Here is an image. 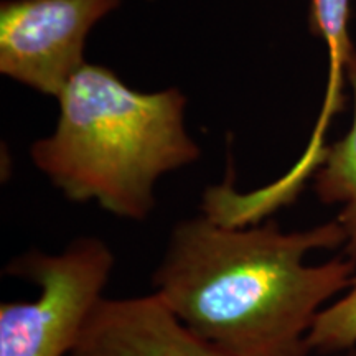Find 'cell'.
Segmentation results:
<instances>
[{
	"label": "cell",
	"instance_id": "obj_1",
	"mask_svg": "<svg viewBox=\"0 0 356 356\" xmlns=\"http://www.w3.org/2000/svg\"><path fill=\"white\" fill-rule=\"evenodd\" d=\"M345 241L337 220L284 231L275 221L236 225L207 213L173 226L152 291L228 356H310L314 325L351 286L356 262L307 257Z\"/></svg>",
	"mask_w": 356,
	"mask_h": 356
},
{
	"label": "cell",
	"instance_id": "obj_2",
	"mask_svg": "<svg viewBox=\"0 0 356 356\" xmlns=\"http://www.w3.org/2000/svg\"><path fill=\"white\" fill-rule=\"evenodd\" d=\"M58 102L55 131L33 142L30 157L71 202H96L111 215L144 221L160 178L202 154L185 129L180 89L140 92L114 71L86 63Z\"/></svg>",
	"mask_w": 356,
	"mask_h": 356
},
{
	"label": "cell",
	"instance_id": "obj_3",
	"mask_svg": "<svg viewBox=\"0 0 356 356\" xmlns=\"http://www.w3.org/2000/svg\"><path fill=\"white\" fill-rule=\"evenodd\" d=\"M114 267V251L96 236L13 257L3 274L37 286L38 296L0 304V356H70Z\"/></svg>",
	"mask_w": 356,
	"mask_h": 356
},
{
	"label": "cell",
	"instance_id": "obj_4",
	"mask_svg": "<svg viewBox=\"0 0 356 356\" xmlns=\"http://www.w3.org/2000/svg\"><path fill=\"white\" fill-rule=\"evenodd\" d=\"M122 0H3L0 71L47 96L61 95L83 68L91 29Z\"/></svg>",
	"mask_w": 356,
	"mask_h": 356
},
{
	"label": "cell",
	"instance_id": "obj_5",
	"mask_svg": "<svg viewBox=\"0 0 356 356\" xmlns=\"http://www.w3.org/2000/svg\"><path fill=\"white\" fill-rule=\"evenodd\" d=\"M70 356H228L191 330L154 291L102 297Z\"/></svg>",
	"mask_w": 356,
	"mask_h": 356
},
{
	"label": "cell",
	"instance_id": "obj_6",
	"mask_svg": "<svg viewBox=\"0 0 356 356\" xmlns=\"http://www.w3.org/2000/svg\"><path fill=\"white\" fill-rule=\"evenodd\" d=\"M346 71L355 96L353 124L340 140L325 150L315 172V191L320 202L340 207L337 221L346 236L343 254L356 262V51L351 53Z\"/></svg>",
	"mask_w": 356,
	"mask_h": 356
},
{
	"label": "cell",
	"instance_id": "obj_7",
	"mask_svg": "<svg viewBox=\"0 0 356 356\" xmlns=\"http://www.w3.org/2000/svg\"><path fill=\"white\" fill-rule=\"evenodd\" d=\"M350 3L351 0H310V26L327 44L330 65L322 113L314 131L317 134L327 132L332 115L341 106L343 74L351 53L355 51L348 37Z\"/></svg>",
	"mask_w": 356,
	"mask_h": 356
},
{
	"label": "cell",
	"instance_id": "obj_8",
	"mask_svg": "<svg viewBox=\"0 0 356 356\" xmlns=\"http://www.w3.org/2000/svg\"><path fill=\"white\" fill-rule=\"evenodd\" d=\"M309 343L312 353L332 356L356 346V274L351 286L318 315Z\"/></svg>",
	"mask_w": 356,
	"mask_h": 356
},
{
	"label": "cell",
	"instance_id": "obj_9",
	"mask_svg": "<svg viewBox=\"0 0 356 356\" xmlns=\"http://www.w3.org/2000/svg\"><path fill=\"white\" fill-rule=\"evenodd\" d=\"M333 356H356V346H353V348H350V350L341 351V353L333 355Z\"/></svg>",
	"mask_w": 356,
	"mask_h": 356
}]
</instances>
